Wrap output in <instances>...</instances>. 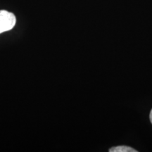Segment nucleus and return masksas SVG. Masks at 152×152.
Returning a JSON list of instances; mask_svg holds the SVG:
<instances>
[{
    "instance_id": "obj_1",
    "label": "nucleus",
    "mask_w": 152,
    "mask_h": 152,
    "mask_svg": "<svg viewBox=\"0 0 152 152\" xmlns=\"http://www.w3.org/2000/svg\"><path fill=\"white\" fill-rule=\"evenodd\" d=\"M16 22V18L14 14L5 10H0V34L12 29Z\"/></svg>"
},
{
    "instance_id": "obj_2",
    "label": "nucleus",
    "mask_w": 152,
    "mask_h": 152,
    "mask_svg": "<svg viewBox=\"0 0 152 152\" xmlns=\"http://www.w3.org/2000/svg\"><path fill=\"white\" fill-rule=\"evenodd\" d=\"M110 152H137L136 149L128 146H118V147H112L109 150Z\"/></svg>"
},
{
    "instance_id": "obj_3",
    "label": "nucleus",
    "mask_w": 152,
    "mask_h": 152,
    "mask_svg": "<svg viewBox=\"0 0 152 152\" xmlns=\"http://www.w3.org/2000/svg\"><path fill=\"white\" fill-rule=\"evenodd\" d=\"M149 118H150V121H151V124H152V109L151 110V112H150Z\"/></svg>"
}]
</instances>
